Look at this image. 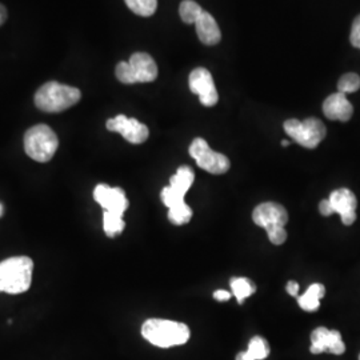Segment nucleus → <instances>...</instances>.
Returning <instances> with one entry per match:
<instances>
[{
	"label": "nucleus",
	"mask_w": 360,
	"mask_h": 360,
	"mask_svg": "<svg viewBox=\"0 0 360 360\" xmlns=\"http://www.w3.org/2000/svg\"><path fill=\"white\" fill-rule=\"evenodd\" d=\"M190 90L199 96L200 103L212 107L218 103L219 95L211 72L205 67H198L190 74Z\"/></svg>",
	"instance_id": "6e6552de"
},
{
	"label": "nucleus",
	"mask_w": 360,
	"mask_h": 360,
	"mask_svg": "<svg viewBox=\"0 0 360 360\" xmlns=\"http://www.w3.org/2000/svg\"><path fill=\"white\" fill-rule=\"evenodd\" d=\"M34 262L28 257H13L0 263V291L11 295L26 292L32 283Z\"/></svg>",
	"instance_id": "f03ea898"
},
{
	"label": "nucleus",
	"mask_w": 360,
	"mask_h": 360,
	"mask_svg": "<svg viewBox=\"0 0 360 360\" xmlns=\"http://www.w3.org/2000/svg\"><path fill=\"white\" fill-rule=\"evenodd\" d=\"M82 94L75 87L49 82L43 84L35 94V104L44 112H62L75 105L80 101Z\"/></svg>",
	"instance_id": "7ed1b4c3"
},
{
	"label": "nucleus",
	"mask_w": 360,
	"mask_h": 360,
	"mask_svg": "<svg viewBox=\"0 0 360 360\" xmlns=\"http://www.w3.org/2000/svg\"><path fill=\"white\" fill-rule=\"evenodd\" d=\"M324 294H326V288L323 284H312L303 295L297 297V304L307 312H314L321 307V299Z\"/></svg>",
	"instance_id": "dca6fc26"
},
{
	"label": "nucleus",
	"mask_w": 360,
	"mask_h": 360,
	"mask_svg": "<svg viewBox=\"0 0 360 360\" xmlns=\"http://www.w3.org/2000/svg\"><path fill=\"white\" fill-rule=\"evenodd\" d=\"M107 129L112 132H119L127 142L132 144H142L150 136V131L146 124L138 119L127 117L126 115H117L107 120Z\"/></svg>",
	"instance_id": "1a4fd4ad"
},
{
	"label": "nucleus",
	"mask_w": 360,
	"mask_h": 360,
	"mask_svg": "<svg viewBox=\"0 0 360 360\" xmlns=\"http://www.w3.org/2000/svg\"><path fill=\"white\" fill-rule=\"evenodd\" d=\"M116 77L124 84L150 83L158 77V65L146 52H135L129 62H120L116 65Z\"/></svg>",
	"instance_id": "20e7f679"
},
{
	"label": "nucleus",
	"mask_w": 360,
	"mask_h": 360,
	"mask_svg": "<svg viewBox=\"0 0 360 360\" xmlns=\"http://www.w3.org/2000/svg\"><path fill=\"white\" fill-rule=\"evenodd\" d=\"M245 354L251 360H264L270 355V346L264 338L254 336L250 340Z\"/></svg>",
	"instance_id": "a211bd4d"
},
{
	"label": "nucleus",
	"mask_w": 360,
	"mask_h": 360,
	"mask_svg": "<svg viewBox=\"0 0 360 360\" xmlns=\"http://www.w3.org/2000/svg\"><path fill=\"white\" fill-rule=\"evenodd\" d=\"M6 19H7V10L3 4H0V26L6 22Z\"/></svg>",
	"instance_id": "7c9ffc66"
},
{
	"label": "nucleus",
	"mask_w": 360,
	"mask_h": 360,
	"mask_svg": "<svg viewBox=\"0 0 360 360\" xmlns=\"http://www.w3.org/2000/svg\"><path fill=\"white\" fill-rule=\"evenodd\" d=\"M3 212H4V207H3V205L0 203V218L3 217Z\"/></svg>",
	"instance_id": "473e14b6"
},
{
	"label": "nucleus",
	"mask_w": 360,
	"mask_h": 360,
	"mask_svg": "<svg viewBox=\"0 0 360 360\" xmlns=\"http://www.w3.org/2000/svg\"><path fill=\"white\" fill-rule=\"evenodd\" d=\"M282 146H283V147H287V146H290V142H288V141H283V142H282Z\"/></svg>",
	"instance_id": "72a5a7b5"
},
{
	"label": "nucleus",
	"mask_w": 360,
	"mask_h": 360,
	"mask_svg": "<svg viewBox=\"0 0 360 360\" xmlns=\"http://www.w3.org/2000/svg\"><path fill=\"white\" fill-rule=\"evenodd\" d=\"M193 180H195V174H193V168L188 167V166H181L178 168L176 174L169 179V187L186 195L187 191L191 188Z\"/></svg>",
	"instance_id": "f3484780"
},
{
	"label": "nucleus",
	"mask_w": 360,
	"mask_h": 360,
	"mask_svg": "<svg viewBox=\"0 0 360 360\" xmlns=\"http://www.w3.org/2000/svg\"><path fill=\"white\" fill-rule=\"evenodd\" d=\"M230 285H231L232 294L236 296L240 304L245 302V297L252 295L257 291L255 284L247 278H233L230 282Z\"/></svg>",
	"instance_id": "6ab92c4d"
},
{
	"label": "nucleus",
	"mask_w": 360,
	"mask_h": 360,
	"mask_svg": "<svg viewBox=\"0 0 360 360\" xmlns=\"http://www.w3.org/2000/svg\"><path fill=\"white\" fill-rule=\"evenodd\" d=\"M311 354L331 352L334 355H342L346 351L342 335L336 330H328L326 327H318L311 334Z\"/></svg>",
	"instance_id": "9d476101"
},
{
	"label": "nucleus",
	"mask_w": 360,
	"mask_h": 360,
	"mask_svg": "<svg viewBox=\"0 0 360 360\" xmlns=\"http://www.w3.org/2000/svg\"><path fill=\"white\" fill-rule=\"evenodd\" d=\"M162 200L168 208H172L180 203H184V195L168 186L162 190Z\"/></svg>",
	"instance_id": "393cba45"
},
{
	"label": "nucleus",
	"mask_w": 360,
	"mask_h": 360,
	"mask_svg": "<svg viewBox=\"0 0 360 360\" xmlns=\"http://www.w3.org/2000/svg\"><path fill=\"white\" fill-rule=\"evenodd\" d=\"M214 297L219 300V302H226V300H229L231 297V294L229 291H226V290H218L217 292H214Z\"/></svg>",
	"instance_id": "c85d7f7f"
},
{
	"label": "nucleus",
	"mask_w": 360,
	"mask_h": 360,
	"mask_svg": "<svg viewBox=\"0 0 360 360\" xmlns=\"http://www.w3.org/2000/svg\"><path fill=\"white\" fill-rule=\"evenodd\" d=\"M360 89V77L358 74L348 72L339 79L338 90L342 94H351L356 92Z\"/></svg>",
	"instance_id": "b1692460"
},
{
	"label": "nucleus",
	"mask_w": 360,
	"mask_h": 360,
	"mask_svg": "<svg viewBox=\"0 0 360 360\" xmlns=\"http://www.w3.org/2000/svg\"><path fill=\"white\" fill-rule=\"evenodd\" d=\"M59 141L56 134L46 124H38L28 129L25 135L26 154L40 163L51 160L56 153Z\"/></svg>",
	"instance_id": "39448f33"
},
{
	"label": "nucleus",
	"mask_w": 360,
	"mask_h": 360,
	"mask_svg": "<svg viewBox=\"0 0 360 360\" xmlns=\"http://www.w3.org/2000/svg\"><path fill=\"white\" fill-rule=\"evenodd\" d=\"M285 290H287V292H288L290 295L297 296V294H299V284L294 282V281H291V282L287 283Z\"/></svg>",
	"instance_id": "c756f323"
},
{
	"label": "nucleus",
	"mask_w": 360,
	"mask_h": 360,
	"mask_svg": "<svg viewBox=\"0 0 360 360\" xmlns=\"http://www.w3.org/2000/svg\"><path fill=\"white\" fill-rule=\"evenodd\" d=\"M143 338L156 347L169 348L181 346L190 339V328L184 323L148 319L142 326Z\"/></svg>",
	"instance_id": "f257e3e1"
},
{
	"label": "nucleus",
	"mask_w": 360,
	"mask_h": 360,
	"mask_svg": "<svg viewBox=\"0 0 360 360\" xmlns=\"http://www.w3.org/2000/svg\"><path fill=\"white\" fill-rule=\"evenodd\" d=\"M285 134L304 148H316L326 138V126L316 117H309L303 122L297 119H288L284 122Z\"/></svg>",
	"instance_id": "423d86ee"
},
{
	"label": "nucleus",
	"mask_w": 360,
	"mask_h": 360,
	"mask_svg": "<svg viewBox=\"0 0 360 360\" xmlns=\"http://www.w3.org/2000/svg\"><path fill=\"white\" fill-rule=\"evenodd\" d=\"M129 10L139 16L148 18L158 8V0H124Z\"/></svg>",
	"instance_id": "4be33fe9"
},
{
	"label": "nucleus",
	"mask_w": 360,
	"mask_h": 360,
	"mask_svg": "<svg viewBox=\"0 0 360 360\" xmlns=\"http://www.w3.org/2000/svg\"><path fill=\"white\" fill-rule=\"evenodd\" d=\"M252 220L257 226L270 232L271 230L284 227L287 224L288 212L282 205L272 203V202L262 203L255 207L252 212Z\"/></svg>",
	"instance_id": "9b49d317"
},
{
	"label": "nucleus",
	"mask_w": 360,
	"mask_h": 360,
	"mask_svg": "<svg viewBox=\"0 0 360 360\" xmlns=\"http://www.w3.org/2000/svg\"><path fill=\"white\" fill-rule=\"evenodd\" d=\"M191 218H193V210L186 203H180L178 206L168 208V219L171 223H174L176 226L188 223Z\"/></svg>",
	"instance_id": "5701e85b"
},
{
	"label": "nucleus",
	"mask_w": 360,
	"mask_h": 360,
	"mask_svg": "<svg viewBox=\"0 0 360 360\" xmlns=\"http://www.w3.org/2000/svg\"><path fill=\"white\" fill-rule=\"evenodd\" d=\"M196 28V34L199 40L206 46H215L221 39V32L215 18L207 11L199 15L196 22L193 23Z\"/></svg>",
	"instance_id": "2eb2a0df"
},
{
	"label": "nucleus",
	"mask_w": 360,
	"mask_h": 360,
	"mask_svg": "<svg viewBox=\"0 0 360 360\" xmlns=\"http://www.w3.org/2000/svg\"><path fill=\"white\" fill-rule=\"evenodd\" d=\"M359 360H360V355H359Z\"/></svg>",
	"instance_id": "f704fd0d"
},
{
	"label": "nucleus",
	"mask_w": 360,
	"mask_h": 360,
	"mask_svg": "<svg viewBox=\"0 0 360 360\" xmlns=\"http://www.w3.org/2000/svg\"><path fill=\"white\" fill-rule=\"evenodd\" d=\"M323 112L330 120L348 122L354 115V107L349 103L346 94L336 92L324 101Z\"/></svg>",
	"instance_id": "4468645a"
},
{
	"label": "nucleus",
	"mask_w": 360,
	"mask_h": 360,
	"mask_svg": "<svg viewBox=\"0 0 360 360\" xmlns=\"http://www.w3.org/2000/svg\"><path fill=\"white\" fill-rule=\"evenodd\" d=\"M124 227H126V223H124V220H123V217L104 211L103 229L104 232L107 233V236L115 238L116 235H119V233L123 232Z\"/></svg>",
	"instance_id": "aec40b11"
},
{
	"label": "nucleus",
	"mask_w": 360,
	"mask_h": 360,
	"mask_svg": "<svg viewBox=\"0 0 360 360\" xmlns=\"http://www.w3.org/2000/svg\"><path fill=\"white\" fill-rule=\"evenodd\" d=\"M235 360H251L250 358H248V355L245 354V352H239L238 355H236V358H235Z\"/></svg>",
	"instance_id": "2f4dec72"
},
{
	"label": "nucleus",
	"mask_w": 360,
	"mask_h": 360,
	"mask_svg": "<svg viewBox=\"0 0 360 360\" xmlns=\"http://www.w3.org/2000/svg\"><path fill=\"white\" fill-rule=\"evenodd\" d=\"M202 13H203L202 7L193 0H183L180 3V18L186 25H193Z\"/></svg>",
	"instance_id": "412c9836"
},
{
	"label": "nucleus",
	"mask_w": 360,
	"mask_h": 360,
	"mask_svg": "<svg viewBox=\"0 0 360 360\" xmlns=\"http://www.w3.org/2000/svg\"><path fill=\"white\" fill-rule=\"evenodd\" d=\"M269 233V239H270L272 245H283L284 242L287 240V231L284 227H279L275 230H271Z\"/></svg>",
	"instance_id": "a878e982"
},
{
	"label": "nucleus",
	"mask_w": 360,
	"mask_h": 360,
	"mask_svg": "<svg viewBox=\"0 0 360 360\" xmlns=\"http://www.w3.org/2000/svg\"><path fill=\"white\" fill-rule=\"evenodd\" d=\"M95 200L103 207L105 212L123 217L129 208V199L119 187H110L107 184H98L94 190Z\"/></svg>",
	"instance_id": "f8f14e48"
},
{
	"label": "nucleus",
	"mask_w": 360,
	"mask_h": 360,
	"mask_svg": "<svg viewBox=\"0 0 360 360\" xmlns=\"http://www.w3.org/2000/svg\"><path fill=\"white\" fill-rule=\"evenodd\" d=\"M319 211H321V214H322L323 217H330V215L335 214L334 208L331 206V203H330V200H328V199H324V200L321 202V205H319Z\"/></svg>",
	"instance_id": "cd10ccee"
},
{
	"label": "nucleus",
	"mask_w": 360,
	"mask_h": 360,
	"mask_svg": "<svg viewBox=\"0 0 360 360\" xmlns=\"http://www.w3.org/2000/svg\"><path fill=\"white\" fill-rule=\"evenodd\" d=\"M188 151L191 158L195 159L196 165L210 174H214V175L226 174L231 166L226 155L212 151L208 143L202 138L193 139Z\"/></svg>",
	"instance_id": "0eeeda50"
},
{
	"label": "nucleus",
	"mask_w": 360,
	"mask_h": 360,
	"mask_svg": "<svg viewBox=\"0 0 360 360\" xmlns=\"http://www.w3.org/2000/svg\"><path fill=\"white\" fill-rule=\"evenodd\" d=\"M349 41L354 47L360 49V15H358L351 27V35H349Z\"/></svg>",
	"instance_id": "bb28decb"
},
{
	"label": "nucleus",
	"mask_w": 360,
	"mask_h": 360,
	"mask_svg": "<svg viewBox=\"0 0 360 360\" xmlns=\"http://www.w3.org/2000/svg\"><path fill=\"white\" fill-rule=\"evenodd\" d=\"M330 203L334 208V212L340 215L343 224L351 226L356 220V196L348 188L335 190L330 195Z\"/></svg>",
	"instance_id": "ddd939ff"
}]
</instances>
